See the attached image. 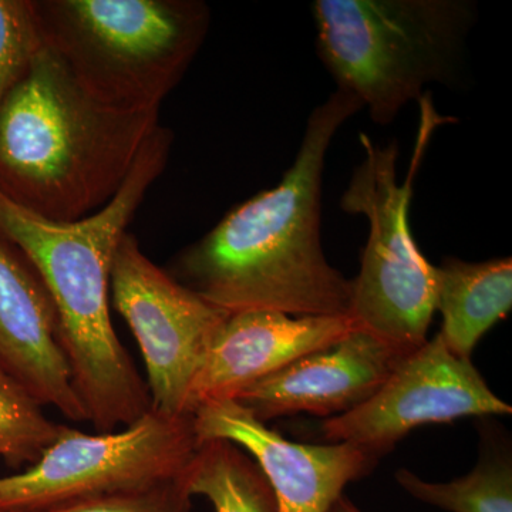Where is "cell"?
<instances>
[{
  "instance_id": "obj_1",
  "label": "cell",
  "mask_w": 512,
  "mask_h": 512,
  "mask_svg": "<svg viewBox=\"0 0 512 512\" xmlns=\"http://www.w3.org/2000/svg\"><path fill=\"white\" fill-rule=\"evenodd\" d=\"M363 110L335 90L312 110L281 183L228 212L175 258L170 274L228 313L349 316L352 281L333 268L320 238L326 156L340 127Z\"/></svg>"
},
{
  "instance_id": "obj_2",
  "label": "cell",
  "mask_w": 512,
  "mask_h": 512,
  "mask_svg": "<svg viewBox=\"0 0 512 512\" xmlns=\"http://www.w3.org/2000/svg\"><path fill=\"white\" fill-rule=\"evenodd\" d=\"M173 141V131L158 126L116 197L80 221L45 220L0 191V238L22 252L49 292L74 390L99 433L130 426L151 409L147 384L111 322V265Z\"/></svg>"
},
{
  "instance_id": "obj_3",
  "label": "cell",
  "mask_w": 512,
  "mask_h": 512,
  "mask_svg": "<svg viewBox=\"0 0 512 512\" xmlns=\"http://www.w3.org/2000/svg\"><path fill=\"white\" fill-rule=\"evenodd\" d=\"M158 114L104 106L45 46L0 104V191L45 220H83L116 197Z\"/></svg>"
},
{
  "instance_id": "obj_4",
  "label": "cell",
  "mask_w": 512,
  "mask_h": 512,
  "mask_svg": "<svg viewBox=\"0 0 512 512\" xmlns=\"http://www.w3.org/2000/svg\"><path fill=\"white\" fill-rule=\"evenodd\" d=\"M316 50L340 92L377 126L392 124L431 84L460 86L473 0H316Z\"/></svg>"
},
{
  "instance_id": "obj_5",
  "label": "cell",
  "mask_w": 512,
  "mask_h": 512,
  "mask_svg": "<svg viewBox=\"0 0 512 512\" xmlns=\"http://www.w3.org/2000/svg\"><path fill=\"white\" fill-rule=\"evenodd\" d=\"M43 43L76 82L124 113L160 111L211 26L201 0H33Z\"/></svg>"
},
{
  "instance_id": "obj_6",
  "label": "cell",
  "mask_w": 512,
  "mask_h": 512,
  "mask_svg": "<svg viewBox=\"0 0 512 512\" xmlns=\"http://www.w3.org/2000/svg\"><path fill=\"white\" fill-rule=\"evenodd\" d=\"M419 126L406 178L399 183V143L377 146L359 136L363 160L340 197V207L369 224L359 275L352 281L349 318L402 353L427 342L436 312V266L420 251L410 228L414 181L436 131L457 121L436 109L433 93L419 100Z\"/></svg>"
},
{
  "instance_id": "obj_7",
  "label": "cell",
  "mask_w": 512,
  "mask_h": 512,
  "mask_svg": "<svg viewBox=\"0 0 512 512\" xmlns=\"http://www.w3.org/2000/svg\"><path fill=\"white\" fill-rule=\"evenodd\" d=\"M198 446L192 416L154 409L119 431L89 434L62 426L28 470L0 478V510H32L171 483L183 476Z\"/></svg>"
},
{
  "instance_id": "obj_8",
  "label": "cell",
  "mask_w": 512,
  "mask_h": 512,
  "mask_svg": "<svg viewBox=\"0 0 512 512\" xmlns=\"http://www.w3.org/2000/svg\"><path fill=\"white\" fill-rule=\"evenodd\" d=\"M110 293L143 353L151 409L190 416L192 383L229 313L154 264L128 232L114 254Z\"/></svg>"
},
{
  "instance_id": "obj_9",
  "label": "cell",
  "mask_w": 512,
  "mask_h": 512,
  "mask_svg": "<svg viewBox=\"0 0 512 512\" xmlns=\"http://www.w3.org/2000/svg\"><path fill=\"white\" fill-rule=\"evenodd\" d=\"M471 360L450 352L437 335L400 357L383 386L356 409L329 417L323 436L350 443L379 460L404 436L430 423L511 414Z\"/></svg>"
},
{
  "instance_id": "obj_10",
  "label": "cell",
  "mask_w": 512,
  "mask_h": 512,
  "mask_svg": "<svg viewBox=\"0 0 512 512\" xmlns=\"http://www.w3.org/2000/svg\"><path fill=\"white\" fill-rule=\"evenodd\" d=\"M192 424L198 444L225 440L247 451L274 493L276 512H328L346 485L377 461L355 444L286 440L235 400L198 407Z\"/></svg>"
},
{
  "instance_id": "obj_11",
  "label": "cell",
  "mask_w": 512,
  "mask_h": 512,
  "mask_svg": "<svg viewBox=\"0 0 512 512\" xmlns=\"http://www.w3.org/2000/svg\"><path fill=\"white\" fill-rule=\"evenodd\" d=\"M403 355L372 333L355 328L328 348L249 384L232 400L264 423L296 413L339 416L369 400Z\"/></svg>"
},
{
  "instance_id": "obj_12",
  "label": "cell",
  "mask_w": 512,
  "mask_h": 512,
  "mask_svg": "<svg viewBox=\"0 0 512 512\" xmlns=\"http://www.w3.org/2000/svg\"><path fill=\"white\" fill-rule=\"evenodd\" d=\"M356 328L349 316H295L275 311L229 313L212 340L187 400V414L328 348Z\"/></svg>"
},
{
  "instance_id": "obj_13",
  "label": "cell",
  "mask_w": 512,
  "mask_h": 512,
  "mask_svg": "<svg viewBox=\"0 0 512 512\" xmlns=\"http://www.w3.org/2000/svg\"><path fill=\"white\" fill-rule=\"evenodd\" d=\"M0 367L42 406L87 421L57 339V315L33 266L0 238Z\"/></svg>"
},
{
  "instance_id": "obj_14",
  "label": "cell",
  "mask_w": 512,
  "mask_h": 512,
  "mask_svg": "<svg viewBox=\"0 0 512 512\" xmlns=\"http://www.w3.org/2000/svg\"><path fill=\"white\" fill-rule=\"evenodd\" d=\"M512 308V259L466 262L447 256L436 266V311L440 338L461 359L471 360L477 343Z\"/></svg>"
},
{
  "instance_id": "obj_15",
  "label": "cell",
  "mask_w": 512,
  "mask_h": 512,
  "mask_svg": "<svg viewBox=\"0 0 512 512\" xmlns=\"http://www.w3.org/2000/svg\"><path fill=\"white\" fill-rule=\"evenodd\" d=\"M181 481L191 497L207 498L214 512H276L274 493L264 474L229 441L201 443Z\"/></svg>"
},
{
  "instance_id": "obj_16",
  "label": "cell",
  "mask_w": 512,
  "mask_h": 512,
  "mask_svg": "<svg viewBox=\"0 0 512 512\" xmlns=\"http://www.w3.org/2000/svg\"><path fill=\"white\" fill-rule=\"evenodd\" d=\"M396 481L421 503L447 512H512V461L507 451L481 453L476 468L450 483H430L407 468Z\"/></svg>"
},
{
  "instance_id": "obj_17",
  "label": "cell",
  "mask_w": 512,
  "mask_h": 512,
  "mask_svg": "<svg viewBox=\"0 0 512 512\" xmlns=\"http://www.w3.org/2000/svg\"><path fill=\"white\" fill-rule=\"evenodd\" d=\"M60 430L62 424L53 423L42 404L0 367V457L9 466H32Z\"/></svg>"
},
{
  "instance_id": "obj_18",
  "label": "cell",
  "mask_w": 512,
  "mask_h": 512,
  "mask_svg": "<svg viewBox=\"0 0 512 512\" xmlns=\"http://www.w3.org/2000/svg\"><path fill=\"white\" fill-rule=\"evenodd\" d=\"M43 47L33 0H0V104Z\"/></svg>"
},
{
  "instance_id": "obj_19",
  "label": "cell",
  "mask_w": 512,
  "mask_h": 512,
  "mask_svg": "<svg viewBox=\"0 0 512 512\" xmlns=\"http://www.w3.org/2000/svg\"><path fill=\"white\" fill-rule=\"evenodd\" d=\"M181 478L147 490L80 498L32 510L0 512H194Z\"/></svg>"
},
{
  "instance_id": "obj_20",
  "label": "cell",
  "mask_w": 512,
  "mask_h": 512,
  "mask_svg": "<svg viewBox=\"0 0 512 512\" xmlns=\"http://www.w3.org/2000/svg\"><path fill=\"white\" fill-rule=\"evenodd\" d=\"M328 512H362L346 495H340Z\"/></svg>"
}]
</instances>
